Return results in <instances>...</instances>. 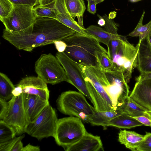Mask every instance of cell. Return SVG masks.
Listing matches in <instances>:
<instances>
[{"label":"cell","mask_w":151,"mask_h":151,"mask_svg":"<svg viewBox=\"0 0 151 151\" xmlns=\"http://www.w3.org/2000/svg\"><path fill=\"white\" fill-rule=\"evenodd\" d=\"M56 19L37 17L29 27L13 33L4 30L2 37L19 50L31 52L37 47L54 43L76 33Z\"/></svg>","instance_id":"6da1fadb"},{"label":"cell","mask_w":151,"mask_h":151,"mask_svg":"<svg viewBox=\"0 0 151 151\" xmlns=\"http://www.w3.org/2000/svg\"><path fill=\"white\" fill-rule=\"evenodd\" d=\"M62 40L67 45L63 52L74 61L87 66L99 67L98 53H107L99 42L90 36L76 32Z\"/></svg>","instance_id":"7a4b0ae2"},{"label":"cell","mask_w":151,"mask_h":151,"mask_svg":"<svg viewBox=\"0 0 151 151\" xmlns=\"http://www.w3.org/2000/svg\"><path fill=\"white\" fill-rule=\"evenodd\" d=\"M107 46V54L113 64L111 70L122 73L128 83L133 68L137 66V46L134 47L128 41L125 36L121 35L118 38L111 40Z\"/></svg>","instance_id":"3957f363"},{"label":"cell","mask_w":151,"mask_h":151,"mask_svg":"<svg viewBox=\"0 0 151 151\" xmlns=\"http://www.w3.org/2000/svg\"><path fill=\"white\" fill-rule=\"evenodd\" d=\"M98 77L106 93L111 100L113 106L119 109L129 96V87L122 73L110 70H96Z\"/></svg>","instance_id":"277c9868"},{"label":"cell","mask_w":151,"mask_h":151,"mask_svg":"<svg viewBox=\"0 0 151 151\" xmlns=\"http://www.w3.org/2000/svg\"><path fill=\"white\" fill-rule=\"evenodd\" d=\"M81 93L69 90L62 93L57 101L58 109L62 113L80 119L89 123L96 111Z\"/></svg>","instance_id":"5b68a950"},{"label":"cell","mask_w":151,"mask_h":151,"mask_svg":"<svg viewBox=\"0 0 151 151\" xmlns=\"http://www.w3.org/2000/svg\"><path fill=\"white\" fill-rule=\"evenodd\" d=\"M86 132L80 119L70 116L58 119L53 137L57 144L64 148L78 142Z\"/></svg>","instance_id":"8992f818"},{"label":"cell","mask_w":151,"mask_h":151,"mask_svg":"<svg viewBox=\"0 0 151 151\" xmlns=\"http://www.w3.org/2000/svg\"><path fill=\"white\" fill-rule=\"evenodd\" d=\"M79 65L87 82L91 102L96 110L102 111L116 109L113 106L111 100L99 81L94 67Z\"/></svg>","instance_id":"52a82bcc"},{"label":"cell","mask_w":151,"mask_h":151,"mask_svg":"<svg viewBox=\"0 0 151 151\" xmlns=\"http://www.w3.org/2000/svg\"><path fill=\"white\" fill-rule=\"evenodd\" d=\"M58 119L55 110L49 104L33 121L27 125L24 132L38 140L53 137Z\"/></svg>","instance_id":"ba28073f"},{"label":"cell","mask_w":151,"mask_h":151,"mask_svg":"<svg viewBox=\"0 0 151 151\" xmlns=\"http://www.w3.org/2000/svg\"><path fill=\"white\" fill-rule=\"evenodd\" d=\"M37 76L47 84L54 85L66 81L65 71L56 57L51 53L42 54L36 62Z\"/></svg>","instance_id":"9c48e42d"},{"label":"cell","mask_w":151,"mask_h":151,"mask_svg":"<svg viewBox=\"0 0 151 151\" xmlns=\"http://www.w3.org/2000/svg\"><path fill=\"white\" fill-rule=\"evenodd\" d=\"M33 7L23 5H14L9 15L0 19L6 31L17 32L32 25L35 22L37 16Z\"/></svg>","instance_id":"30bf717a"},{"label":"cell","mask_w":151,"mask_h":151,"mask_svg":"<svg viewBox=\"0 0 151 151\" xmlns=\"http://www.w3.org/2000/svg\"><path fill=\"white\" fill-rule=\"evenodd\" d=\"M55 57L65 71L67 78L66 82L74 86L91 101L87 82L79 64L70 59L64 52H58Z\"/></svg>","instance_id":"8fae6325"},{"label":"cell","mask_w":151,"mask_h":151,"mask_svg":"<svg viewBox=\"0 0 151 151\" xmlns=\"http://www.w3.org/2000/svg\"><path fill=\"white\" fill-rule=\"evenodd\" d=\"M8 102V109L2 120L15 129L17 135H21L25 132L27 125L23 94L17 96H13Z\"/></svg>","instance_id":"7c38bea8"},{"label":"cell","mask_w":151,"mask_h":151,"mask_svg":"<svg viewBox=\"0 0 151 151\" xmlns=\"http://www.w3.org/2000/svg\"><path fill=\"white\" fill-rule=\"evenodd\" d=\"M22 93L34 95L48 100L50 92L47 83L38 76H27L21 79L17 86Z\"/></svg>","instance_id":"4fadbf2b"},{"label":"cell","mask_w":151,"mask_h":151,"mask_svg":"<svg viewBox=\"0 0 151 151\" xmlns=\"http://www.w3.org/2000/svg\"><path fill=\"white\" fill-rule=\"evenodd\" d=\"M133 89L129 97L147 112H151V78L136 79Z\"/></svg>","instance_id":"5bb4252c"},{"label":"cell","mask_w":151,"mask_h":151,"mask_svg":"<svg viewBox=\"0 0 151 151\" xmlns=\"http://www.w3.org/2000/svg\"><path fill=\"white\" fill-rule=\"evenodd\" d=\"M23 94L27 126L33 121L50 103L48 100L35 95Z\"/></svg>","instance_id":"9a60e30c"},{"label":"cell","mask_w":151,"mask_h":151,"mask_svg":"<svg viewBox=\"0 0 151 151\" xmlns=\"http://www.w3.org/2000/svg\"><path fill=\"white\" fill-rule=\"evenodd\" d=\"M63 148L65 151L104 150L100 137L94 135L87 132L78 142Z\"/></svg>","instance_id":"2e32d148"},{"label":"cell","mask_w":151,"mask_h":151,"mask_svg":"<svg viewBox=\"0 0 151 151\" xmlns=\"http://www.w3.org/2000/svg\"><path fill=\"white\" fill-rule=\"evenodd\" d=\"M54 7L58 12L56 18L57 20L76 32L88 35L84 31L85 28L81 27L69 13L64 0H55Z\"/></svg>","instance_id":"e0dca14e"},{"label":"cell","mask_w":151,"mask_h":151,"mask_svg":"<svg viewBox=\"0 0 151 151\" xmlns=\"http://www.w3.org/2000/svg\"><path fill=\"white\" fill-rule=\"evenodd\" d=\"M137 67L140 74L151 72V47L147 43L145 37L139 41Z\"/></svg>","instance_id":"ac0fdd59"},{"label":"cell","mask_w":151,"mask_h":151,"mask_svg":"<svg viewBox=\"0 0 151 151\" xmlns=\"http://www.w3.org/2000/svg\"><path fill=\"white\" fill-rule=\"evenodd\" d=\"M144 135L134 131L120 130L118 133V141L126 148L132 151H136L138 145L143 139Z\"/></svg>","instance_id":"d6986e66"},{"label":"cell","mask_w":151,"mask_h":151,"mask_svg":"<svg viewBox=\"0 0 151 151\" xmlns=\"http://www.w3.org/2000/svg\"><path fill=\"white\" fill-rule=\"evenodd\" d=\"M84 31L88 35L91 36L107 46L112 40L118 38L119 34L114 35L109 33L104 29L96 25H91L85 28Z\"/></svg>","instance_id":"ffe728a7"},{"label":"cell","mask_w":151,"mask_h":151,"mask_svg":"<svg viewBox=\"0 0 151 151\" xmlns=\"http://www.w3.org/2000/svg\"><path fill=\"white\" fill-rule=\"evenodd\" d=\"M121 113V111L117 109L102 111H96L90 118L89 123L93 126L107 127L109 122Z\"/></svg>","instance_id":"44dd1931"},{"label":"cell","mask_w":151,"mask_h":151,"mask_svg":"<svg viewBox=\"0 0 151 151\" xmlns=\"http://www.w3.org/2000/svg\"><path fill=\"white\" fill-rule=\"evenodd\" d=\"M143 125L137 120L129 115L122 113L111 120L107 127H114L119 128L130 129Z\"/></svg>","instance_id":"7402d4cb"},{"label":"cell","mask_w":151,"mask_h":151,"mask_svg":"<svg viewBox=\"0 0 151 151\" xmlns=\"http://www.w3.org/2000/svg\"><path fill=\"white\" fill-rule=\"evenodd\" d=\"M119 109L122 113H126L132 116H144L151 119V112H147L129 97Z\"/></svg>","instance_id":"603a6c76"},{"label":"cell","mask_w":151,"mask_h":151,"mask_svg":"<svg viewBox=\"0 0 151 151\" xmlns=\"http://www.w3.org/2000/svg\"><path fill=\"white\" fill-rule=\"evenodd\" d=\"M15 87L10 79L5 74L0 73V99L8 101L13 95L12 91Z\"/></svg>","instance_id":"cb8c5ba5"},{"label":"cell","mask_w":151,"mask_h":151,"mask_svg":"<svg viewBox=\"0 0 151 151\" xmlns=\"http://www.w3.org/2000/svg\"><path fill=\"white\" fill-rule=\"evenodd\" d=\"M66 8L73 18H82L86 9L83 0H64Z\"/></svg>","instance_id":"d4e9b609"},{"label":"cell","mask_w":151,"mask_h":151,"mask_svg":"<svg viewBox=\"0 0 151 151\" xmlns=\"http://www.w3.org/2000/svg\"><path fill=\"white\" fill-rule=\"evenodd\" d=\"M145 13V10H144L136 27L128 35L132 37H139V41H141L145 38L151 31V20L146 24H143V20Z\"/></svg>","instance_id":"484cf974"},{"label":"cell","mask_w":151,"mask_h":151,"mask_svg":"<svg viewBox=\"0 0 151 151\" xmlns=\"http://www.w3.org/2000/svg\"><path fill=\"white\" fill-rule=\"evenodd\" d=\"M17 135L15 129L12 126L0 121V143L8 141L15 138Z\"/></svg>","instance_id":"4316f807"},{"label":"cell","mask_w":151,"mask_h":151,"mask_svg":"<svg viewBox=\"0 0 151 151\" xmlns=\"http://www.w3.org/2000/svg\"><path fill=\"white\" fill-rule=\"evenodd\" d=\"M34 10L37 17H47L56 19L58 14L54 6H42L39 5L34 7Z\"/></svg>","instance_id":"83f0119b"},{"label":"cell","mask_w":151,"mask_h":151,"mask_svg":"<svg viewBox=\"0 0 151 151\" xmlns=\"http://www.w3.org/2000/svg\"><path fill=\"white\" fill-rule=\"evenodd\" d=\"M97 58L99 67L104 71L112 69L113 64L107 53L99 52L97 54Z\"/></svg>","instance_id":"f1b7e54d"},{"label":"cell","mask_w":151,"mask_h":151,"mask_svg":"<svg viewBox=\"0 0 151 151\" xmlns=\"http://www.w3.org/2000/svg\"><path fill=\"white\" fill-rule=\"evenodd\" d=\"M14 7L9 0H0V19L7 17Z\"/></svg>","instance_id":"f546056e"},{"label":"cell","mask_w":151,"mask_h":151,"mask_svg":"<svg viewBox=\"0 0 151 151\" xmlns=\"http://www.w3.org/2000/svg\"><path fill=\"white\" fill-rule=\"evenodd\" d=\"M102 17L105 19L106 22L104 26V29L107 32L112 34L118 35V25L112 19H109L106 14Z\"/></svg>","instance_id":"4dcf8cb0"},{"label":"cell","mask_w":151,"mask_h":151,"mask_svg":"<svg viewBox=\"0 0 151 151\" xmlns=\"http://www.w3.org/2000/svg\"><path fill=\"white\" fill-rule=\"evenodd\" d=\"M136 151H151V133L146 132L143 139L138 146Z\"/></svg>","instance_id":"1f68e13d"},{"label":"cell","mask_w":151,"mask_h":151,"mask_svg":"<svg viewBox=\"0 0 151 151\" xmlns=\"http://www.w3.org/2000/svg\"><path fill=\"white\" fill-rule=\"evenodd\" d=\"M23 135L16 137L8 141L0 143V151H12L17 141L21 138Z\"/></svg>","instance_id":"d6a6232c"},{"label":"cell","mask_w":151,"mask_h":151,"mask_svg":"<svg viewBox=\"0 0 151 151\" xmlns=\"http://www.w3.org/2000/svg\"><path fill=\"white\" fill-rule=\"evenodd\" d=\"M14 5H23L34 7L39 4L40 0H9Z\"/></svg>","instance_id":"836d02e7"},{"label":"cell","mask_w":151,"mask_h":151,"mask_svg":"<svg viewBox=\"0 0 151 151\" xmlns=\"http://www.w3.org/2000/svg\"><path fill=\"white\" fill-rule=\"evenodd\" d=\"M8 102L0 99V119L2 120L8 109Z\"/></svg>","instance_id":"e575fe53"},{"label":"cell","mask_w":151,"mask_h":151,"mask_svg":"<svg viewBox=\"0 0 151 151\" xmlns=\"http://www.w3.org/2000/svg\"><path fill=\"white\" fill-rule=\"evenodd\" d=\"M87 0L88 2L87 11L92 14H94L96 12V5L98 3L94 0Z\"/></svg>","instance_id":"d590c367"},{"label":"cell","mask_w":151,"mask_h":151,"mask_svg":"<svg viewBox=\"0 0 151 151\" xmlns=\"http://www.w3.org/2000/svg\"><path fill=\"white\" fill-rule=\"evenodd\" d=\"M132 117L142 124L143 125L151 127V120L147 117L144 116Z\"/></svg>","instance_id":"8d00e7d4"},{"label":"cell","mask_w":151,"mask_h":151,"mask_svg":"<svg viewBox=\"0 0 151 151\" xmlns=\"http://www.w3.org/2000/svg\"><path fill=\"white\" fill-rule=\"evenodd\" d=\"M54 44L59 52H64L67 47L66 44L62 40L56 41L54 42Z\"/></svg>","instance_id":"74e56055"},{"label":"cell","mask_w":151,"mask_h":151,"mask_svg":"<svg viewBox=\"0 0 151 151\" xmlns=\"http://www.w3.org/2000/svg\"><path fill=\"white\" fill-rule=\"evenodd\" d=\"M55 0H40L39 4L40 6L54 7Z\"/></svg>","instance_id":"f35d334b"},{"label":"cell","mask_w":151,"mask_h":151,"mask_svg":"<svg viewBox=\"0 0 151 151\" xmlns=\"http://www.w3.org/2000/svg\"><path fill=\"white\" fill-rule=\"evenodd\" d=\"M24 137V135L23 134L22 137L17 142L12 151H22L24 147L22 142V140Z\"/></svg>","instance_id":"ab89813d"},{"label":"cell","mask_w":151,"mask_h":151,"mask_svg":"<svg viewBox=\"0 0 151 151\" xmlns=\"http://www.w3.org/2000/svg\"><path fill=\"white\" fill-rule=\"evenodd\" d=\"M40 147L37 146H34L30 144L24 147L22 151H39Z\"/></svg>","instance_id":"60d3db41"},{"label":"cell","mask_w":151,"mask_h":151,"mask_svg":"<svg viewBox=\"0 0 151 151\" xmlns=\"http://www.w3.org/2000/svg\"><path fill=\"white\" fill-rule=\"evenodd\" d=\"M142 80L151 78V72L143 74H140L138 77Z\"/></svg>","instance_id":"b9f144b4"},{"label":"cell","mask_w":151,"mask_h":151,"mask_svg":"<svg viewBox=\"0 0 151 151\" xmlns=\"http://www.w3.org/2000/svg\"><path fill=\"white\" fill-rule=\"evenodd\" d=\"M97 16L99 18L98 22V24L101 26H104L106 23L105 19L99 14H97Z\"/></svg>","instance_id":"7bdbcfd3"},{"label":"cell","mask_w":151,"mask_h":151,"mask_svg":"<svg viewBox=\"0 0 151 151\" xmlns=\"http://www.w3.org/2000/svg\"><path fill=\"white\" fill-rule=\"evenodd\" d=\"M145 38L147 43L151 47V31L145 37Z\"/></svg>","instance_id":"ee69618b"},{"label":"cell","mask_w":151,"mask_h":151,"mask_svg":"<svg viewBox=\"0 0 151 151\" xmlns=\"http://www.w3.org/2000/svg\"><path fill=\"white\" fill-rule=\"evenodd\" d=\"M116 15V13L115 11L111 12L109 15V18L111 19L114 18Z\"/></svg>","instance_id":"f6af8a7d"},{"label":"cell","mask_w":151,"mask_h":151,"mask_svg":"<svg viewBox=\"0 0 151 151\" xmlns=\"http://www.w3.org/2000/svg\"><path fill=\"white\" fill-rule=\"evenodd\" d=\"M142 0H129V1L132 3L136 2Z\"/></svg>","instance_id":"bcb514c9"},{"label":"cell","mask_w":151,"mask_h":151,"mask_svg":"<svg viewBox=\"0 0 151 151\" xmlns=\"http://www.w3.org/2000/svg\"><path fill=\"white\" fill-rule=\"evenodd\" d=\"M96 1L98 3H99L103 2L105 0H93Z\"/></svg>","instance_id":"7dc6e473"},{"label":"cell","mask_w":151,"mask_h":151,"mask_svg":"<svg viewBox=\"0 0 151 151\" xmlns=\"http://www.w3.org/2000/svg\"></svg>","instance_id":"c3c4849f"}]
</instances>
